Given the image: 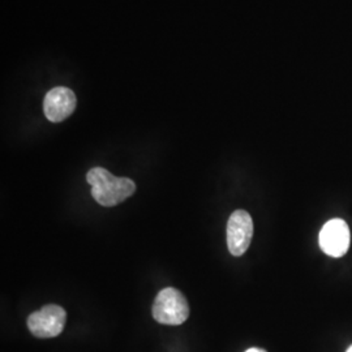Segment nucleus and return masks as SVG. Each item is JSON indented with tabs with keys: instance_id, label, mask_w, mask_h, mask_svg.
Segmentation results:
<instances>
[{
	"instance_id": "nucleus-2",
	"label": "nucleus",
	"mask_w": 352,
	"mask_h": 352,
	"mask_svg": "<svg viewBox=\"0 0 352 352\" xmlns=\"http://www.w3.org/2000/svg\"><path fill=\"white\" fill-rule=\"evenodd\" d=\"M189 305L186 296L174 287L158 292L153 304V317L164 325H182L187 321Z\"/></svg>"
},
{
	"instance_id": "nucleus-5",
	"label": "nucleus",
	"mask_w": 352,
	"mask_h": 352,
	"mask_svg": "<svg viewBox=\"0 0 352 352\" xmlns=\"http://www.w3.org/2000/svg\"><path fill=\"white\" fill-rule=\"evenodd\" d=\"M253 221L248 212L235 210L227 223V245L232 256H243L251 245Z\"/></svg>"
},
{
	"instance_id": "nucleus-1",
	"label": "nucleus",
	"mask_w": 352,
	"mask_h": 352,
	"mask_svg": "<svg viewBox=\"0 0 352 352\" xmlns=\"http://www.w3.org/2000/svg\"><path fill=\"white\" fill-rule=\"evenodd\" d=\"M87 182L91 186V196L102 206H116L131 197L136 184L129 177H118L103 167L91 168L87 175Z\"/></svg>"
},
{
	"instance_id": "nucleus-8",
	"label": "nucleus",
	"mask_w": 352,
	"mask_h": 352,
	"mask_svg": "<svg viewBox=\"0 0 352 352\" xmlns=\"http://www.w3.org/2000/svg\"><path fill=\"white\" fill-rule=\"evenodd\" d=\"M346 352H352V346H350V347H349V349H347V351Z\"/></svg>"
},
{
	"instance_id": "nucleus-4",
	"label": "nucleus",
	"mask_w": 352,
	"mask_h": 352,
	"mask_svg": "<svg viewBox=\"0 0 352 352\" xmlns=\"http://www.w3.org/2000/svg\"><path fill=\"white\" fill-rule=\"evenodd\" d=\"M318 243H320V248L327 256L336 257V258L344 256L349 251L350 243H351V234H350L349 225L340 218L327 221L322 227V230L320 231Z\"/></svg>"
},
{
	"instance_id": "nucleus-6",
	"label": "nucleus",
	"mask_w": 352,
	"mask_h": 352,
	"mask_svg": "<svg viewBox=\"0 0 352 352\" xmlns=\"http://www.w3.org/2000/svg\"><path fill=\"white\" fill-rule=\"evenodd\" d=\"M76 106L75 93L65 87H56L45 96L43 111L50 122L60 123L74 113Z\"/></svg>"
},
{
	"instance_id": "nucleus-3",
	"label": "nucleus",
	"mask_w": 352,
	"mask_h": 352,
	"mask_svg": "<svg viewBox=\"0 0 352 352\" xmlns=\"http://www.w3.org/2000/svg\"><path fill=\"white\" fill-rule=\"evenodd\" d=\"M67 312L60 305L49 304L33 312L28 318V327L37 338H54L63 331Z\"/></svg>"
},
{
	"instance_id": "nucleus-7",
	"label": "nucleus",
	"mask_w": 352,
	"mask_h": 352,
	"mask_svg": "<svg viewBox=\"0 0 352 352\" xmlns=\"http://www.w3.org/2000/svg\"><path fill=\"white\" fill-rule=\"evenodd\" d=\"M245 352H266L263 349H257V347H252L250 350H247Z\"/></svg>"
}]
</instances>
